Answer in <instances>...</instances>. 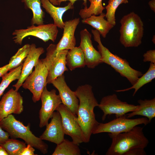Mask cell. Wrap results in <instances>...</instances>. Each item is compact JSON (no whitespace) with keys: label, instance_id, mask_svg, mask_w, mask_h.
Returning <instances> with one entry per match:
<instances>
[{"label":"cell","instance_id":"cell-1","mask_svg":"<svg viewBox=\"0 0 155 155\" xmlns=\"http://www.w3.org/2000/svg\"><path fill=\"white\" fill-rule=\"evenodd\" d=\"M75 92L79 100L77 120L88 143L93 131L99 123L94 112V108L98 106L99 104L90 85L80 86Z\"/></svg>","mask_w":155,"mask_h":155},{"label":"cell","instance_id":"cell-2","mask_svg":"<svg viewBox=\"0 0 155 155\" xmlns=\"http://www.w3.org/2000/svg\"><path fill=\"white\" fill-rule=\"evenodd\" d=\"M143 127L136 126L129 131L118 133H108L112 139L111 144L106 155H125L134 148L144 149L149 140L144 135Z\"/></svg>","mask_w":155,"mask_h":155},{"label":"cell","instance_id":"cell-3","mask_svg":"<svg viewBox=\"0 0 155 155\" xmlns=\"http://www.w3.org/2000/svg\"><path fill=\"white\" fill-rule=\"evenodd\" d=\"M91 32L94 41L98 43L97 48L101 56L102 63L111 66L121 76L126 78L133 85L143 74L139 71L135 69L129 65L127 60L112 53L108 49L102 44L100 35L96 30H92Z\"/></svg>","mask_w":155,"mask_h":155},{"label":"cell","instance_id":"cell-4","mask_svg":"<svg viewBox=\"0 0 155 155\" xmlns=\"http://www.w3.org/2000/svg\"><path fill=\"white\" fill-rule=\"evenodd\" d=\"M0 126L8 133L11 138H20L43 154L48 152L49 146L40 137L35 135L30 130V124L25 126L11 114L0 121Z\"/></svg>","mask_w":155,"mask_h":155},{"label":"cell","instance_id":"cell-5","mask_svg":"<svg viewBox=\"0 0 155 155\" xmlns=\"http://www.w3.org/2000/svg\"><path fill=\"white\" fill-rule=\"evenodd\" d=\"M119 41L126 48L137 47L142 42L144 24L140 17L134 12L124 16L120 22Z\"/></svg>","mask_w":155,"mask_h":155},{"label":"cell","instance_id":"cell-6","mask_svg":"<svg viewBox=\"0 0 155 155\" xmlns=\"http://www.w3.org/2000/svg\"><path fill=\"white\" fill-rule=\"evenodd\" d=\"M46 57L41 59L48 70L46 84H51L68 69L66 67V56L68 50L57 51L56 44H51L46 49Z\"/></svg>","mask_w":155,"mask_h":155},{"label":"cell","instance_id":"cell-7","mask_svg":"<svg viewBox=\"0 0 155 155\" xmlns=\"http://www.w3.org/2000/svg\"><path fill=\"white\" fill-rule=\"evenodd\" d=\"M59 30L54 24H43L28 26L26 29L15 30L13 32V38L14 42L21 45L23 40L26 37L32 36L38 38L44 42L51 40L54 42L56 40Z\"/></svg>","mask_w":155,"mask_h":155},{"label":"cell","instance_id":"cell-8","mask_svg":"<svg viewBox=\"0 0 155 155\" xmlns=\"http://www.w3.org/2000/svg\"><path fill=\"white\" fill-rule=\"evenodd\" d=\"M150 123L146 117L129 119L127 118L125 115L107 123H99L93 131L92 134L104 132L111 133H121L129 131L138 125L144 124L146 125Z\"/></svg>","mask_w":155,"mask_h":155},{"label":"cell","instance_id":"cell-9","mask_svg":"<svg viewBox=\"0 0 155 155\" xmlns=\"http://www.w3.org/2000/svg\"><path fill=\"white\" fill-rule=\"evenodd\" d=\"M34 70L26 78L22 86L32 93V100L34 103L39 100L42 93L46 86L48 70L41 59L34 67Z\"/></svg>","mask_w":155,"mask_h":155},{"label":"cell","instance_id":"cell-10","mask_svg":"<svg viewBox=\"0 0 155 155\" xmlns=\"http://www.w3.org/2000/svg\"><path fill=\"white\" fill-rule=\"evenodd\" d=\"M56 111L61 115L65 134L70 136L72 141L76 144L86 143L85 136L77 120V117L62 103L59 105Z\"/></svg>","mask_w":155,"mask_h":155},{"label":"cell","instance_id":"cell-11","mask_svg":"<svg viewBox=\"0 0 155 155\" xmlns=\"http://www.w3.org/2000/svg\"><path fill=\"white\" fill-rule=\"evenodd\" d=\"M98 107L103 113L102 119L104 121L108 115L114 114L116 118H118L134 111L137 108L138 105L129 104L121 101L114 94L103 97Z\"/></svg>","mask_w":155,"mask_h":155},{"label":"cell","instance_id":"cell-12","mask_svg":"<svg viewBox=\"0 0 155 155\" xmlns=\"http://www.w3.org/2000/svg\"><path fill=\"white\" fill-rule=\"evenodd\" d=\"M42 102L39 115L40 122L39 127L42 128L48 123L53 112L62 103L59 94H56V90L53 89L50 91L47 89L46 86L44 88L40 97Z\"/></svg>","mask_w":155,"mask_h":155},{"label":"cell","instance_id":"cell-13","mask_svg":"<svg viewBox=\"0 0 155 155\" xmlns=\"http://www.w3.org/2000/svg\"><path fill=\"white\" fill-rule=\"evenodd\" d=\"M23 98L20 93L13 88L3 96L0 100V121L9 115H19L23 111Z\"/></svg>","mask_w":155,"mask_h":155},{"label":"cell","instance_id":"cell-14","mask_svg":"<svg viewBox=\"0 0 155 155\" xmlns=\"http://www.w3.org/2000/svg\"><path fill=\"white\" fill-rule=\"evenodd\" d=\"M65 78L63 74L55 79L51 84L58 90L62 103L77 117L79 99L75 92L71 90L67 85Z\"/></svg>","mask_w":155,"mask_h":155},{"label":"cell","instance_id":"cell-15","mask_svg":"<svg viewBox=\"0 0 155 155\" xmlns=\"http://www.w3.org/2000/svg\"><path fill=\"white\" fill-rule=\"evenodd\" d=\"M80 42L79 46L84 55L86 65L89 68L94 69L102 63L101 55L93 46L91 34L86 28L80 32Z\"/></svg>","mask_w":155,"mask_h":155},{"label":"cell","instance_id":"cell-16","mask_svg":"<svg viewBox=\"0 0 155 155\" xmlns=\"http://www.w3.org/2000/svg\"><path fill=\"white\" fill-rule=\"evenodd\" d=\"M51 119V122L46 126V129L40 137L42 140L58 144L65 139L61 117L57 111L53 112Z\"/></svg>","mask_w":155,"mask_h":155},{"label":"cell","instance_id":"cell-17","mask_svg":"<svg viewBox=\"0 0 155 155\" xmlns=\"http://www.w3.org/2000/svg\"><path fill=\"white\" fill-rule=\"evenodd\" d=\"M44 52L42 47H37L34 43L30 45L29 53L22 64L20 77L17 82L13 85L16 90L18 91L25 80L32 73L33 68L38 62L40 56Z\"/></svg>","mask_w":155,"mask_h":155},{"label":"cell","instance_id":"cell-18","mask_svg":"<svg viewBox=\"0 0 155 155\" xmlns=\"http://www.w3.org/2000/svg\"><path fill=\"white\" fill-rule=\"evenodd\" d=\"M80 22L79 18H75L64 22L62 36L56 44L57 51L69 50L75 46L76 40L75 32Z\"/></svg>","mask_w":155,"mask_h":155},{"label":"cell","instance_id":"cell-19","mask_svg":"<svg viewBox=\"0 0 155 155\" xmlns=\"http://www.w3.org/2000/svg\"><path fill=\"white\" fill-rule=\"evenodd\" d=\"M41 1L42 7L53 18L54 24L57 28L63 29L64 26L63 16L68 10L73 9V5L69 2L64 7H59L53 5L49 0H41Z\"/></svg>","mask_w":155,"mask_h":155},{"label":"cell","instance_id":"cell-20","mask_svg":"<svg viewBox=\"0 0 155 155\" xmlns=\"http://www.w3.org/2000/svg\"><path fill=\"white\" fill-rule=\"evenodd\" d=\"M105 16V14L102 12L98 16L93 15L88 18L82 19V22L95 28L103 38H105L109 31L114 26L104 18Z\"/></svg>","mask_w":155,"mask_h":155},{"label":"cell","instance_id":"cell-21","mask_svg":"<svg viewBox=\"0 0 155 155\" xmlns=\"http://www.w3.org/2000/svg\"><path fill=\"white\" fill-rule=\"evenodd\" d=\"M137 108L134 111L125 114L126 117L129 118L135 115H141L147 117L151 122L155 117V98L151 100L140 99Z\"/></svg>","mask_w":155,"mask_h":155},{"label":"cell","instance_id":"cell-22","mask_svg":"<svg viewBox=\"0 0 155 155\" xmlns=\"http://www.w3.org/2000/svg\"><path fill=\"white\" fill-rule=\"evenodd\" d=\"M66 65L71 71L86 65L84 55L79 46L68 50L66 56Z\"/></svg>","mask_w":155,"mask_h":155},{"label":"cell","instance_id":"cell-23","mask_svg":"<svg viewBox=\"0 0 155 155\" xmlns=\"http://www.w3.org/2000/svg\"><path fill=\"white\" fill-rule=\"evenodd\" d=\"M21 1L24 3L27 8L32 11L33 17L31 21L32 25L44 24V13L41 7V0H21Z\"/></svg>","mask_w":155,"mask_h":155},{"label":"cell","instance_id":"cell-24","mask_svg":"<svg viewBox=\"0 0 155 155\" xmlns=\"http://www.w3.org/2000/svg\"><path fill=\"white\" fill-rule=\"evenodd\" d=\"M155 78V64L150 63V66L147 71L137 80L136 82L129 88L120 90H116L117 92H123L132 89H134L133 96H134L137 91L144 85L151 82Z\"/></svg>","mask_w":155,"mask_h":155},{"label":"cell","instance_id":"cell-25","mask_svg":"<svg viewBox=\"0 0 155 155\" xmlns=\"http://www.w3.org/2000/svg\"><path fill=\"white\" fill-rule=\"evenodd\" d=\"M81 152L78 145L72 141L65 139L57 144L52 155H80Z\"/></svg>","mask_w":155,"mask_h":155},{"label":"cell","instance_id":"cell-26","mask_svg":"<svg viewBox=\"0 0 155 155\" xmlns=\"http://www.w3.org/2000/svg\"><path fill=\"white\" fill-rule=\"evenodd\" d=\"M90 3L89 7H84L81 9L79 13L82 19L88 18L91 15H98L102 12L105 9L102 5V0H88Z\"/></svg>","mask_w":155,"mask_h":155},{"label":"cell","instance_id":"cell-27","mask_svg":"<svg viewBox=\"0 0 155 155\" xmlns=\"http://www.w3.org/2000/svg\"><path fill=\"white\" fill-rule=\"evenodd\" d=\"M22 64L9 70V73H6L1 77L2 80L0 84V98L10 84L13 81L19 79Z\"/></svg>","mask_w":155,"mask_h":155},{"label":"cell","instance_id":"cell-28","mask_svg":"<svg viewBox=\"0 0 155 155\" xmlns=\"http://www.w3.org/2000/svg\"><path fill=\"white\" fill-rule=\"evenodd\" d=\"M1 146L6 150L8 155H20L27 145L25 142L11 138Z\"/></svg>","mask_w":155,"mask_h":155},{"label":"cell","instance_id":"cell-29","mask_svg":"<svg viewBox=\"0 0 155 155\" xmlns=\"http://www.w3.org/2000/svg\"><path fill=\"white\" fill-rule=\"evenodd\" d=\"M30 44H26L19 49L16 53L10 59L8 64L9 70L15 68L22 64V62L29 53Z\"/></svg>","mask_w":155,"mask_h":155},{"label":"cell","instance_id":"cell-30","mask_svg":"<svg viewBox=\"0 0 155 155\" xmlns=\"http://www.w3.org/2000/svg\"><path fill=\"white\" fill-rule=\"evenodd\" d=\"M128 2V0H108V4L105 7L106 12L105 17L107 21L115 26L116 24L115 13L118 6Z\"/></svg>","mask_w":155,"mask_h":155},{"label":"cell","instance_id":"cell-31","mask_svg":"<svg viewBox=\"0 0 155 155\" xmlns=\"http://www.w3.org/2000/svg\"><path fill=\"white\" fill-rule=\"evenodd\" d=\"M143 61L144 62H150L155 64V50H150L144 54Z\"/></svg>","mask_w":155,"mask_h":155},{"label":"cell","instance_id":"cell-32","mask_svg":"<svg viewBox=\"0 0 155 155\" xmlns=\"http://www.w3.org/2000/svg\"><path fill=\"white\" fill-rule=\"evenodd\" d=\"M144 149L137 148L132 149L126 153L125 155H145Z\"/></svg>","mask_w":155,"mask_h":155},{"label":"cell","instance_id":"cell-33","mask_svg":"<svg viewBox=\"0 0 155 155\" xmlns=\"http://www.w3.org/2000/svg\"><path fill=\"white\" fill-rule=\"evenodd\" d=\"M9 135L0 126V146L4 144L9 138Z\"/></svg>","mask_w":155,"mask_h":155},{"label":"cell","instance_id":"cell-34","mask_svg":"<svg viewBox=\"0 0 155 155\" xmlns=\"http://www.w3.org/2000/svg\"><path fill=\"white\" fill-rule=\"evenodd\" d=\"M34 148L30 145L27 144L26 147L24 149L20 155H35L34 152Z\"/></svg>","mask_w":155,"mask_h":155},{"label":"cell","instance_id":"cell-35","mask_svg":"<svg viewBox=\"0 0 155 155\" xmlns=\"http://www.w3.org/2000/svg\"><path fill=\"white\" fill-rule=\"evenodd\" d=\"M9 71L8 69V64L0 67V77H1L4 75Z\"/></svg>","mask_w":155,"mask_h":155},{"label":"cell","instance_id":"cell-36","mask_svg":"<svg viewBox=\"0 0 155 155\" xmlns=\"http://www.w3.org/2000/svg\"><path fill=\"white\" fill-rule=\"evenodd\" d=\"M77 0H57L59 3V5L61 2L67 1H69V2L73 5L75 2ZM82 0L83 1V4L84 5V7H87V0Z\"/></svg>","mask_w":155,"mask_h":155},{"label":"cell","instance_id":"cell-37","mask_svg":"<svg viewBox=\"0 0 155 155\" xmlns=\"http://www.w3.org/2000/svg\"><path fill=\"white\" fill-rule=\"evenodd\" d=\"M148 4L151 9L154 12H155V0H152L148 2Z\"/></svg>","mask_w":155,"mask_h":155},{"label":"cell","instance_id":"cell-38","mask_svg":"<svg viewBox=\"0 0 155 155\" xmlns=\"http://www.w3.org/2000/svg\"><path fill=\"white\" fill-rule=\"evenodd\" d=\"M0 155H8L6 150L1 146H0Z\"/></svg>","mask_w":155,"mask_h":155},{"label":"cell","instance_id":"cell-39","mask_svg":"<svg viewBox=\"0 0 155 155\" xmlns=\"http://www.w3.org/2000/svg\"><path fill=\"white\" fill-rule=\"evenodd\" d=\"M50 2L55 6L59 5V3L57 0H49Z\"/></svg>","mask_w":155,"mask_h":155},{"label":"cell","instance_id":"cell-40","mask_svg":"<svg viewBox=\"0 0 155 155\" xmlns=\"http://www.w3.org/2000/svg\"><path fill=\"white\" fill-rule=\"evenodd\" d=\"M152 41L153 42V43L155 44V35H154L153 36L152 39Z\"/></svg>","mask_w":155,"mask_h":155}]
</instances>
